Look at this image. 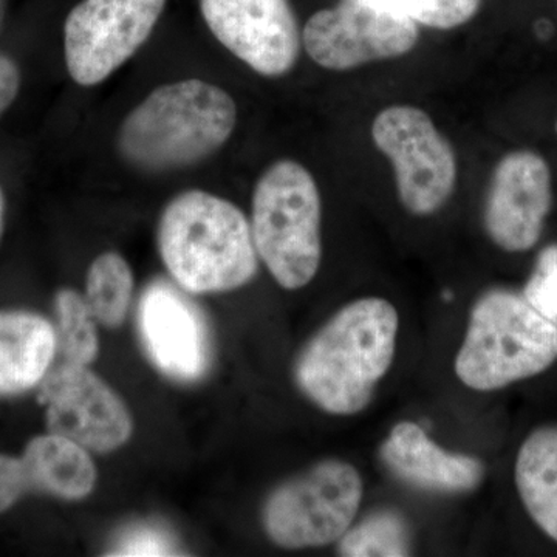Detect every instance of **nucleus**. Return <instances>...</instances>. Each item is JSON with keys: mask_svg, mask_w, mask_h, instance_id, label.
<instances>
[{"mask_svg": "<svg viewBox=\"0 0 557 557\" xmlns=\"http://www.w3.org/2000/svg\"><path fill=\"white\" fill-rule=\"evenodd\" d=\"M553 203L547 161L516 150L498 161L487 188L483 223L490 239L508 252H525L541 239Z\"/></svg>", "mask_w": 557, "mask_h": 557, "instance_id": "13", "label": "nucleus"}, {"mask_svg": "<svg viewBox=\"0 0 557 557\" xmlns=\"http://www.w3.org/2000/svg\"><path fill=\"white\" fill-rule=\"evenodd\" d=\"M515 480L528 516L557 542V424L528 435L516 458Z\"/></svg>", "mask_w": 557, "mask_h": 557, "instance_id": "17", "label": "nucleus"}, {"mask_svg": "<svg viewBox=\"0 0 557 557\" xmlns=\"http://www.w3.org/2000/svg\"><path fill=\"white\" fill-rule=\"evenodd\" d=\"M3 208H5V203H3L2 190H0V233H2Z\"/></svg>", "mask_w": 557, "mask_h": 557, "instance_id": "25", "label": "nucleus"}, {"mask_svg": "<svg viewBox=\"0 0 557 557\" xmlns=\"http://www.w3.org/2000/svg\"><path fill=\"white\" fill-rule=\"evenodd\" d=\"M398 311L383 298L347 304L314 333L295 362L307 398L332 416L368 408L397 350Z\"/></svg>", "mask_w": 557, "mask_h": 557, "instance_id": "1", "label": "nucleus"}, {"mask_svg": "<svg viewBox=\"0 0 557 557\" xmlns=\"http://www.w3.org/2000/svg\"><path fill=\"white\" fill-rule=\"evenodd\" d=\"M57 350V327L49 319L27 310H0V397L39 387Z\"/></svg>", "mask_w": 557, "mask_h": 557, "instance_id": "16", "label": "nucleus"}, {"mask_svg": "<svg viewBox=\"0 0 557 557\" xmlns=\"http://www.w3.org/2000/svg\"><path fill=\"white\" fill-rule=\"evenodd\" d=\"M523 298L557 325V245H549L539 255L533 274L523 288Z\"/></svg>", "mask_w": 557, "mask_h": 557, "instance_id": "22", "label": "nucleus"}, {"mask_svg": "<svg viewBox=\"0 0 557 557\" xmlns=\"http://www.w3.org/2000/svg\"><path fill=\"white\" fill-rule=\"evenodd\" d=\"M236 102L201 79L152 91L121 124V159L143 172L183 170L218 152L236 129Z\"/></svg>", "mask_w": 557, "mask_h": 557, "instance_id": "2", "label": "nucleus"}, {"mask_svg": "<svg viewBox=\"0 0 557 557\" xmlns=\"http://www.w3.org/2000/svg\"><path fill=\"white\" fill-rule=\"evenodd\" d=\"M97 478L90 450L53 432L38 435L20 457L0 454V515L32 493L83 500L95 490Z\"/></svg>", "mask_w": 557, "mask_h": 557, "instance_id": "14", "label": "nucleus"}, {"mask_svg": "<svg viewBox=\"0 0 557 557\" xmlns=\"http://www.w3.org/2000/svg\"><path fill=\"white\" fill-rule=\"evenodd\" d=\"M57 311L58 350L54 361L65 364L90 366L100 354L98 321L84 295L73 288H62L54 298Z\"/></svg>", "mask_w": 557, "mask_h": 557, "instance_id": "19", "label": "nucleus"}, {"mask_svg": "<svg viewBox=\"0 0 557 557\" xmlns=\"http://www.w3.org/2000/svg\"><path fill=\"white\" fill-rule=\"evenodd\" d=\"M137 325L146 355L164 376L196 383L207 375L211 332L203 311L186 289L166 278L150 282L139 296Z\"/></svg>", "mask_w": 557, "mask_h": 557, "instance_id": "11", "label": "nucleus"}, {"mask_svg": "<svg viewBox=\"0 0 557 557\" xmlns=\"http://www.w3.org/2000/svg\"><path fill=\"white\" fill-rule=\"evenodd\" d=\"M159 251L172 281L190 295L233 292L258 273L251 225L231 201L190 189L161 212Z\"/></svg>", "mask_w": 557, "mask_h": 557, "instance_id": "3", "label": "nucleus"}, {"mask_svg": "<svg viewBox=\"0 0 557 557\" xmlns=\"http://www.w3.org/2000/svg\"><path fill=\"white\" fill-rule=\"evenodd\" d=\"M381 458L392 474L429 493H471L485 479V467L479 458L440 448L412 421L395 424L381 446Z\"/></svg>", "mask_w": 557, "mask_h": 557, "instance_id": "15", "label": "nucleus"}, {"mask_svg": "<svg viewBox=\"0 0 557 557\" xmlns=\"http://www.w3.org/2000/svg\"><path fill=\"white\" fill-rule=\"evenodd\" d=\"M21 87V73L13 60L0 54V116L16 100Z\"/></svg>", "mask_w": 557, "mask_h": 557, "instance_id": "24", "label": "nucleus"}, {"mask_svg": "<svg viewBox=\"0 0 557 557\" xmlns=\"http://www.w3.org/2000/svg\"><path fill=\"white\" fill-rule=\"evenodd\" d=\"M556 361L557 325L523 295L493 289L472 307L456 373L472 391L493 392L541 375Z\"/></svg>", "mask_w": 557, "mask_h": 557, "instance_id": "4", "label": "nucleus"}, {"mask_svg": "<svg viewBox=\"0 0 557 557\" xmlns=\"http://www.w3.org/2000/svg\"><path fill=\"white\" fill-rule=\"evenodd\" d=\"M134 287L131 265L119 252H102L91 262L84 299L98 324L116 329L126 321Z\"/></svg>", "mask_w": 557, "mask_h": 557, "instance_id": "18", "label": "nucleus"}, {"mask_svg": "<svg viewBox=\"0 0 557 557\" xmlns=\"http://www.w3.org/2000/svg\"><path fill=\"white\" fill-rule=\"evenodd\" d=\"M408 522L394 509L370 512L339 539V556L401 557L410 555Z\"/></svg>", "mask_w": 557, "mask_h": 557, "instance_id": "20", "label": "nucleus"}, {"mask_svg": "<svg viewBox=\"0 0 557 557\" xmlns=\"http://www.w3.org/2000/svg\"><path fill=\"white\" fill-rule=\"evenodd\" d=\"M209 30L267 78L287 75L299 60L302 33L289 0H200Z\"/></svg>", "mask_w": 557, "mask_h": 557, "instance_id": "12", "label": "nucleus"}, {"mask_svg": "<svg viewBox=\"0 0 557 557\" xmlns=\"http://www.w3.org/2000/svg\"><path fill=\"white\" fill-rule=\"evenodd\" d=\"M418 25L386 0H341L307 21L302 46L319 67L333 72L405 57L418 42Z\"/></svg>", "mask_w": 557, "mask_h": 557, "instance_id": "8", "label": "nucleus"}, {"mask_svg": "<svg viewBox=\"0 0 557 557\" xmlns=\"http://www.w3.org/2000/svg\"><path fill=\"white\" fill-rule=\"evenodd\" d=\"M49 432L90 453L120 449L134 434V418L123 398L89 366L54 361L39 384Z\"/></svg>", "mask_w": 557, "mask_h": 557, "instance_id": "10", "label": "nucleus"}, {"mask_svg": "<svg viewBox=\"0 0 557 557\" xmlns=\"http://www.w3.org/2000/svg\"><path fill=\"white\" fill-rule=\"evenodd\" d=\"M166 0H83L64 25L72 79L97 86L137 53L156 28Z\"/></svg>", "mask_w": 557, "mask_h": 557, "instance_id": "9", "label": "nucleus"}, {"mask_svg": "<svg viewBox=\"0 0 557 557\" xmlns=\"http://www.w3.org/2000/svg\"><path fill=\"white\" fill-rule=\"evenodd\" d=\"M321 219L317 182L298 161H276L260 175L249 225L259 259L282 288H304L317 276Z\"/></svg>", "mask_w": 557, "mask_h": 557, "instance_id": "5", "label": "nucleus"}, {"mask_svg": "<svg viewBox=\"0 0 557 557\" xmlns=\"http://www.w3.org/2000/svg\"><path fill=\"white\" fill-rule=\"evenodd\" d=\"M392 9L416 24L437 30H450L467 24L478 14L482 0H386Z\"/></svg>", "mask_w": 557, "mask_h": 557, "instance_id": "21", "label": "nucleus"}, {"mask_svg": "<svg viewBox=\"0 0 557 557\" xmlns=\"http://www.w3.org/2000/svg\"><path fill=\"white\" fill-rule=\"evenodd\" d=\"M372 137L394 166L399 200L408 211L434 214L449 200L457 183L456 152L424 110L384 109L373 121Z\"/></svg>", "mask_w": 557, "mask_h": 557, "instance_id": "7", "label": "nucleus"}, {"mask_svg": "<svg viewBox=\"0 0 557 557\" xmlns=\"http://www.w3.org/2000/svg\"><path fill=\"white\" fill-rule=\"evenodd\" d=\"M556 131H557V121H556Z\"/></svg>", "mask_w": 557, "mask_h": 557, "instance_id": "26", "label": "nucleus"}, {"mask_svg": "<svg viewBox=\"0 0 557 557\" xmlns=\"http://www.w3.org/2000/svg\"><path fill=\"white\" fill-rule=\"evenodd\" d=\"M174 539L157 525H137L121 533L110 556H171L175 553Z\"/></svg>", "mask_w": 557, "mask_h": 557, "instance_id": "23", "label": "nucleus"}, {"mask_svg": "<svg viewBox=\"0 0 557 557\" xmlns=\"http://www.w3.org/2000/svg\"><path fill=\"white\" fill-rule=\"evenodd\" d=\"M362 479L347 461H319L267 497L262 523L281 548H319L338 542L361 507Z\"/></svg>", "mask_w": 557, "mask_h": 557, "instance_id": "6", "label": "nucleus"}]
</instances>
